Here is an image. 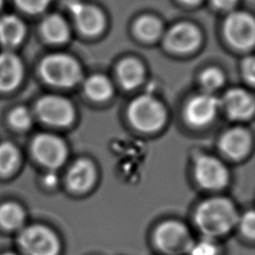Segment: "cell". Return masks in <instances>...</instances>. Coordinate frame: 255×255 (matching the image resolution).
Returning <instances> with one entry per match:
<instances>
[{
  "mask_svg": "<svg viewBox=\"0 0 255 255\" xmlns=\"http://www.w3.org/2000/svg\"><path fill=\"white\" fill-rule=\"evenodd\" d=\"M237 211L231 201L213 197L201 202L195 210L194 222L204 237L214 238L229 232L238 221Z\"/></svg>",
  "mask_w": 255,
  "mask_h": 255,
  "instance_id": "cell-1",
  "label": "cell"
},
{
  "mask_svg": "<svg viewBox=\"0 0 255 255\" xmlns=\"http://www.w3.org/2000/svg\"><path fill=\"white\" fill-rule=\"evenodd\" d=\"M42 78L56 87H72L81 79L78 63L65 54H53L43 59L40 65Z\"/></svg>",
  "mask_w": 255,
  "mask_h": 255,
  "instance_id": "cell-2",
  "label": "cell"
},
{
  "mask_svg": "<svg viewBox=\"0 0 255 255\" xmlns=\"http://www.w3.org/2000/svg\"><path fill=\"white\" fill-rule=\"evenodd\" d=\"M130 123L138 129L152 131L159 128L165 121L163 107L150 96H140L134 99L128 110Z\"/></svg>",
  "mask_w": 255,
  "mask_h": 255,
  "instance_id": "cell-3",
  "label": "cell"
},
{
  "mask_svg": "<svg viewBox=\"0 0 255 255\" xmlns=\"http://www.w3.org/2000/svg\"><path fill=\"white\" fill-rule=\"evenodd\" d=\"M153 240L156 247L168 255L186 254L192 242L187 228L173 220L159 224L154 231Z\"/></svg>",
  "mask_w": 255,
  "mask_h": 255,
  "instance_id": "cell-4",
  "label": "cell"
},
{
  "mask_svg": "<svg viewBox=\"0 0 255 255\" xmlns=\"http://www.w3.org/2000/svg\"><path fill=\"white\" fill-rule=\"evenodd\" d=\"M18 240L27 255H57L60 248L55 233L43 225L26 227L19 234Z\"/></svg>",
  "mask_w": 255,
  "mask_h": 255,
  "instance_id": "cell-5",
  "label": "cell"
},
{
  "mask_svg": "<svg viewBox=\"0 0 255 255\" xmlns=\"http://www.w3.org/2000/svg\"><path fill=\"white\" fill-rule=\"evenodd\" d=\"M224 35L234 47L248 49L255 40V24L253 18L244 12L231 13L224 22Z\"/></svg>",
  "mask_w": 255,
  "mask_h": 255,
  "instance_id": "cell-6",
  "label": "cell"
},
{
  "mask_svg": "<svg viewBox=\"0 0 255 255\" xmlns=\"http://www.w3.org/2000/svg\"><path fill=\"white\" fill-rule=\"evenodd\" d=\"M193 172L198 184L205 189H221L228 181L227 168L219 159L212 156H199L195 160Z\"/></svg>",
  "mask_w": 255,
  "mask_h": 255,
  "instance_id": "cell-7",
  "label": "cell"
},
{
  "mask_svg": "<svg viewBox=\"0 0 255 255\" xmlns=\"http://www.w3.org/2000/svg\"><path fill=\"white\" fill-rule=\"evenodd\" d=\"M32 151L40 163L51 169L62 165L67 155L63 140L49 133H42L34 138Z\"/></svg>",
  "mask_w": 255,
  "mask_h": 255,
  "instance_id": "cell-8",
  "label": "cell"
},
{
  "mask_svg": "<svg viewBox=\"0 0 255 255\" xmlns=\"http://www.w3.org/2000/svg\"><path fill=\"white\" fill-rule=\"evenodd\" d=\"M36 113L43 122L56 127L68 126L74 118L71 103L59 96L41 98L36 105Z\"/></svg>",
  "mask_w": 255,
  "mask_h": 255,
  "instance_id": "cell-9",
  "label": "cell"
},
{
  "mask_svg": "<svg viewBox=\"0 0 255 255\" xmlns=\"http://www.w3.org/2000/svg\"><path fill=\"white\" fill-rule=\"evenodd\" d=\"M220 101L210 94L193 97L184 109L185 121L193 127L208 125L216 116Z\"/></svg>",
  "mask_w": 255,
  "mask_h": 255,
  "instance_id": "cell-10",
  "label": "cell"
},
{
  "mask_svg": "<svg viewBox=\"0 0 255 255\" xmlns=\"http://www.w3.org/2000/svg\"><path fill=\"white\" fill-rule=\"evenodd\" d=\"M200 42L197 28L189 23H179L169 29L165 36L166 47L174 52L186 53L195 49Z\"/></svg>",
  "mask_w": 255,
  "mask_h": 255,
  "instance_id": "cell-11",
  "label": "cell"
},
{
  "mask_svg": "<svg viewBox=\"0 0 255 255\" xmlns=\"http://www.w3.org/2000/svg\"><path fill=\"white\" fill-rule=\"evenodd\" d=\"M69 9L73 15L77 27L87 35L98 34L104 27V16L102 12L92 6L82 2H71Z\"/></svg>",
  "mask_w": 255,
  "mask_h": 255,
  "instance_id": "cell-12",
  "label": "cell"
},
{
  "mask_svg": "<svg viewBox=\"0 0 255 255\" xmlns=\"http://www.w3.org/2000/svg\"><path fill=\"white\" fill-rule=\"evenodd\" d=\"M23 78V65L20 58L11 51L0 53V90L15 89Z\"/></svg>",
  "mask_w": 255,
  "mask_h": 255,
  "instance_id": "cell-13",
  "label": "cell"
},
{
  "mask_svg": "<svg viewBox=\"0 0 255 255\" xmlns=\"http://www.w3.org/2000/svg\"><path fill=\"white\" fill-rule=\"evenodd\" d=\"M96 179V171L93 163L87 159L75 161L68 170L67 184L77 193H83L91 188Z\"/></svg>",
  "mask_w": 255,
  "mask_h": 255,
  "instance_id": "cell-14",
  "label": "cell"
},
{
  "mask_svg": "<svg viewBox=\"0 0 255 255\" xmlns=\"http://www.w3.org/2000/svg\"><path fill=\"white\" fill-rule=\"evenodd\" d=\"M223 105L228 116L234 120H246L254 112V101L252 97L241 89L228 91L224 96Z\"/></svg>",
  "mask_w": 255,
  "mask_h": 255,
  "instance_id": "cell-15",
  "label": "cell"
},
{
  "mask_svg": "<svg viewBox=\"0 0 255 255\" xmlns=\"http://www.w3.org/2000/svg\"><path fill=\"white\" fill-rule=\"evenodd\" d=\"M250 143V136L245 129L232 128L226 131L221 137L220 147L227 156L239 159L247 153Z\"/></svg>",
  "mask_w": 255,
  "mask_h": 255,
  "instance_id": "cell-16",
  "label": "cell"
},
{
  "mask_svg": "<svg viewBox=\"0 0 255 255\" xmlns=\"http://www.w3.org/2000/svg\"><path fill=\"white\" fill-rule=\"evenodd\" d=\"M25 25L15 15H4L0 18V43L7 49L17 47L24 39Z\"/></svg>",
  "mask_w": 255,
  "mask_h": 255,
  "instance_id": "cell-17",
  "label": "cell"
},
{
  "mask_svg": "<svg viewBox=\"0 0 255 255\" xmlns=\"http://www.w3.org/2000/svg\"><path fill=\"white\" fill-rule=\"evenodd\" d=\"M43 36L51 43H63L68 40L70 31L66 21L57 14L47 16L41 25Z\"/></svg>",
  "mask_w": 255,
  "mask_h": 255,
  "instance_id": "cell-18",
  "label": "cell"
},
{
  "mask_svg": "<svg viewBox=\"0 0 255 255\" xmlns=\"http://www.w3.org/2000/svg\"><path fill=\"white\" fill-rule=\"evenodd\" d=\"M118 78L125 89L137 87L143 79V68L141 64L132 59H126L118 66Z\"/></svg>",
  "mask_w": 255,
  "mask_h": 255,
  "instance_id": "cell-19",
  "label": "cell"
},
{
  "mask_svg": "<svg viewBox=\"0 0 255 255\" xmlns=\"http://www.w3.org/2000/svg\"><path fill=\"white\" fill-rule=\"evenodd\" d=\"M84 90L90 99L102 102L110 98L113 92V87L107 77L97 74L87 79L84 85Z\"/></svg>",
  "mask_w": 255,
  "mask_h": 255,
  "instance_id": "cell-20",
  "label": "cell"
},
{
  "mask_svg": "<svg viewBox=\"0 0 255 255\" xmlns=\"http://www.w3.org/2000/svg\"><path fill=\"white\" fill-rule=\"evenodd\" d=\"M161 29L159 20L149 15L141 16L134 24L135 34L145 41H152L156 39L160 35Z\"/></svg>",
  "mask_w": 255,
  "mask_h": 255,
  "instance_id": "cell-21",
  "label": "cell"
},
{
  "mask_svg": "<svg viewBox=\"0 0 255 255\" xmlns=\"http://www.w3.org/2000/svg\"><path fill=\"white\" fill-rule=\"evenodd\" d=\"M24 220L22 208L13 202L4 203L0 206V224L8 229H15L21 226Z\"/></svg>",
  "mask_w": 255,
  "mask_h": 255,
  "instance_id": "cell-22",
  "label": "cell"
},
{
  "mask_svg": "<svg viewBox=\"0 0 255 255\" xmlns=\"http://www.w3.org/2000/svg\"><path fill=\"white\" fill-rule=\"evenodd\" d=\"M19 159L17 148L11 142H3L0 144V173L9 174L12 172Z\"/></svg>",
  "mask_w": 255,
  "mask_h": 255,
  "instance_id": "cell-23",
  "label": "cell"
},
{
  "mask_svg": "<svg viewBox=\"0 0 255 255\" xmlns=\"http://www.w3.org/2000/svg\"><path fill=\"white\" fill-rule=\"evenodd\" d=\"M218 247L212 238L203 237L197 241L191 242L187 255H217Z\"/></svg>",
  "mask_w": 255,
  "mask_h": 255,
  "instance_id": "cell-24",
  "label": "cell"
},
{
  "mask_svg": "<svg viewBox=\"0 0 255 255\" xmlns=\"http://www.w3.org/2000/svg\"><path fill=\"white\" fill-rule=\"evenodd\" d=\"M224 81L223 74L216 68H209L200 75V84L206 91L217 90Z\"/></svg>",
  "mask_w": 255,
  "mask_h": 255,
  "instance_id": "cell-25",
  "label": "cell"
},
{
  "mask_svg": "<svg viewBox=\"0 0 255 255\" xmlns=\"http://www.w3.org/2000/svg\"><path fill=\"white\" fill-rule=\"evenodd\" d=\"M9 122L12 127L17 129H27L32 125L33 119L28 109L25 107H17L11 112Z\"/></svg>",
  "mask_w": 255,
  "mask_h": 255,
  "instance_id": "cell-26",
  "label": "cell"
},
{
  "mask_svg": "<svg viewBox=\"0 0 255 255\" xmlns=\"http://www.w3.org/2000/svg\"><path fill=\"white\" fill-rule=\"evenodd\" d=\"M18 7L30 14L43 12L48 6L50 0H15Z\"/></svg>",
  "mask_w": 255,
  "mask_h": 255,
  "instance_id": "cell-27",
  "label": "cell"
},
{
  "mask_svg": "<svg viewBox=\"0 0 255 255\" xmlns=\"http://www.w3.org/2000/svg\"><path fill=\"white\" fill-rule=\"evenodd\" d=\"M255 215L252 210L244 213L240 218H238L237 223L240 225L241 232L245 237L253 239L255 235Z\"/></svg>",
  "mask_w": 255,
  "mask_h": 255,
  "instance_id": "cell-28",
  "label": "cell"
},
{
  "mask_svg": "<svg viewBox=\"0 0 255 255\" xmlns=\"http://www.w3.org/2000/svg\"><path fill=\"white\" fill-rule=\"evenodd\" d=\"M242 72L245 80L251 85H253L255 81V63L252 57H249L244 60L242 65Z\"/></svg>",
  "mask_w": 255,
  "mask_h": 255,
  "instance_id": "cell-29",
  "label": "cell"
},
{
  "mask_svg": "<svg viewBox=\"0 0 255 255\" xmlns=\"http://www.w3.org/2000/svg\"><path fill=\"white\" fill-rule=\"evenodd\" d=\"M213 5L219 9H230L235 6L238 0H211Z\"/></svg>",
  "mask_w": 255,
  "mask_h": 255,
  "instance_id": "cell-30",
  "label": "cell"
},
{
  "mask_svg": "<svg viewBox=\"0 0 255 255\" xmlns=\"http://www.w3.org/2000/svg\"><path fill=\"white\" fill-rule=\"evenodd\" d=\"M44 182H45V184L48 185V186H53V185H55L56 182H57V175H56L55 173H53V172L47 173V174L45 175V177H44Z\"/></svg>",
  "mask_w": 255,
  "mask_h": 255,
  "instance_id": "cell-31",
  "label": "cell"
},
{
  "mask_svg": "<svg viewBox=\"0 0 255 255\" xmlns=\"http://www.w3.org/2000/svg\"><path fill=\"white\" fill-rule=\"evenodd\" d=\"M181 1H183V2H185V3H188V4H194V3L199 2L200 0H181Z\"/></svg>",
  "mask_w": 255,
  "mask_h": 255,
  "instance_id": "cell-32",
  "label": "cell"
},
{
  "mask_svg": "<svg viewBox=\"0 0 255 255\" xmlns=\"http://www.w3.org/2000/svg\"><path fill=\"white\" fill-rule=\"evenodd\" d=\"M2 4H3V0H0V8L2 7Z\"/></svg>",
  "mask_w": 255,
  "mask_h": 255,
  "instance_id": "cell-33",
  "label": "cell"
},
{
  "mask_svg": "<svg viewBox=\"0 0 255 255\" xmlns=\"http://www.w3.org/2000/svg\"><path fill=\"white\" fill-rule=\"evenodd\" d=\"M4 255H15V254H12V253H7V254H4Z\"/></svg>",
  "mask_w": 255,
  "mask_h": 255,
  "instance_id": "cell-34",
  "label": "cell"
}]
</instances>
